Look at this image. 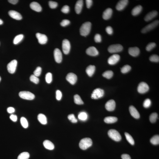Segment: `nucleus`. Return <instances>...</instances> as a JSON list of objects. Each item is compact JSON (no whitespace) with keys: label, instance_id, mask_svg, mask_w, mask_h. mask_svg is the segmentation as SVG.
Masks as SVG:
<instances>
[{"label":"nucleus","instance_id":"obj_1","mask_svg":"<svg viewBox=\"0 0 159 159\" xmlns=\"http://www.w3.org/2000/svg\"><path fill=\"white\" fill-rule=\"evenodd\" d=\"M91 22H86L84 23L80 29L81 35L86 36L89 34L91 31Z\"/></svg>","mask_w":159,"mask_h":159},{"label":"nucleus","instance_id":"obj_2","mask_svg":"<svg viewBox=\"0 0 159 159\" xmlns=\"http://www.w3.org/2000/svg\"><path fill=\"white\" fill-rule=\"evenodd\" d=\"M92 141L91 138H86L81 140L79 143V146L81 149L86 150L92 145Z\"/></svg>","mask_w":159,"mask_h":159},{"label":"nucleus","instance_id":"obj_3","mask_svg":"<svg viewBox=\"0 0 159 159\" xmlns=\"http://www.w3.org/2000/svg\"><path fill=\"white\" fill-rule=\"evenodd\" d=\"M108 134L110 138L115 141L119 142L122 140V137L120 133L115 129L109 130Z\"/></svg>","mask_w":159,"mask_h":159},{"label":"nucleus","instance_id":"obj_4","mask_svg":"<svg viewBox=\"0 0 159 159\" xmlns=\"http://www.w3.org/2000/svg\"><path fill=\"white\" fill-rule=\"evenodd\" d=\"M19 95L22 98L27 100H31L35 98L33 93L28 91H22L19 93Z\"/></svg>","mask_w":159,"mask_h":159},{"label":"nucleus","instance_id":"obj_5","mask_svg":"<svg viewBox=\"0 0 159 159\" xmlns=\"http://www.w3.org/2000/svg\"><path fill=\"white\" fill-rule=\"evenodd\" d=\"M159 21L156 20L147 25L142 29V33H146L153 29L157 26L159 24Z\"/></svg>","mask_w":159,"mask_h":159},{"label":"nucleus","instance_id":"obj_6","mask_svg":"<svg viewBox=\"0 0 159 159\" xmlns=\"http://www.w3.org/2000/svg\"><path fill=\"white\" fill-rule=\"evenodd\" d=\"M123 49L122 45L119 44L113 45L108 48V52L111 53H115L122 51Z\"/></svg>","mask_w":159,"mask_h":159},{"label":"nucleus","instance_id":"obj_7","mask_svg":"<svg viewBox=\"0 0 159 159\" xmlns=\"http://www.w3.org/2000/svg\"><path fill=\"white\" fill-rule=\"evenodd\" d=\"M104 91L100 88H96L94 90L92 94L91 97L92 99H96L103 96Z\"/></svg>","mask_w":159,"mask_h":159},{"label":"nucleus","instance_id":"obj_8","mask_svg":"<svg viewBox=\"0 0 159 159\" xmlns=\"http://www.w3.org/2000/svg\"><path fill=\"white\" fill-rule=\"evenodd\" d=\"M17 61L15 59L12 60L7 65V68L9 73L13 74L16 71L17 65Z\"/></svg>","mask_w":159,"mask_h":159},{"label":"nucleus","instance_id":"obj_9","mask_svg":"<svg viewBox=\"0 0 159 159\" xmlns=\"http://www.w3.org/2000/svg\"><path fill=\"white\" fill-rule=\"evenodd\" d=\"M149 86L146 83L142 82L139 84L137 90L138 92L140 93H145L149 91Z\"/></svg>","mask_w":159,"mask_h":159},{"label":"nucleus","instance_id":"obj_10","mask_svg":"<svg viewBox=\"0 0 159 159\" xmlns=\"http://www.w3.org/2000/svg\"><path fill=\"white\" fill-rule=\"evenodd\" d=\"M62 47L63 51L65 54H68L69 53L70 49V44L69 41L66 39L64 40Z\"/></svg>","mask_w":159,"mask_h":159},{"label":"nucleus","instance_id":"obj_11","mask_svg":"<svg viewBox=\"0 0 159 159\" xmlns=\"http://www.w3.org/2000/svg\"><path fill=\"white\" fill-rule=\"evenodd\" d=\"M54 58L56 62L60 63L62 60V54L60 50L58 48H56L54 50Z\"/></svg>","mask_w":159,"mask_h":159},{"label":"nucleus","instance_id":"obj_12","mask_svg":"<svg viewBox=\"0 0 159 159\" xmlns=\"http://www.w3.org/2000/svg\"><path fill=\"white\" fill-rule=\"evenodd\" d=\"M120 59V56L118 54H114L111 56L108 59V64L114 65L118 63Z\"/></svg>","mask_w":159,"mask_h":159},{"label":"nucleus","instance_id":"obj_13","mask_svg":"<svg viewBox=\"0 0 159 159\" xmlns=\"http://www.w3.org/2000/svg\"><path fill=\"white\" fill-rule=\"evenodd\" d=\"M66 79L70 84L74 85L76 82L77 77L75 74L73 73H70L67 75Z\"/></svg>","mask_w":159,"mask_h":159},{"label":"nucleus","instance_id":"obj_14","mask_svg":"<svg viewBox=\"0 0 159 159\" xmlns=\"http://www.w3.org/2000/svg\"><path fill=\"white\" fill-rule=\"evenodd\" d=\"M36 37L38 40V42L41 44H46L48 41V38L44 34L37 33L36 34Z\"/></svg>","mask_w":159,"mask_h":159},{"label":"nucleus","instance_id":"obj_15","mask_svg":"<svg viewBox=\"0 0 159 159\" xmlns=\"http://www.w3.org/2000/svg\"><path fill=\"white\" fill-rule=\"evenodd\" d=\"M106 109L107 111H114L115 107V103L113 100H110L106 103L105 105Z\"/></svg>","mask_w":159,"mask_h":159},{"label":"nucleus","instance_id":"obj_16","mask_svg":"<svg viewBox=\"0 0 159 159\" xmlns=\"http://www.w3.org/2000/svg\"><path fill=\"white\" fill-rule=\"evenodd\" d=\"M129 1L128 0H122L119 1L116 6V9L118 11H121L124 9L127 6Z\"/></svg>","mask_w":159,"mask_h":159},{"label":"nucleus","instance_id":"obj_17","mask_svg":"<svg viewBox=\"0 0 159 159\" xmlns=\"http://www.w3.org/2000/svg\"><path fill=\"white\" fill-rule=\"evenodd\" d=\"M86 53L88 55L91 56H96L98 55L99 52L94 47H90L86 50Z\"/></svg>","mask_w":159,"mask_h":159},{"label":"nucleus","instance_id":"obj_18","mask_svg":"<svg viewBox=\"0 0 159 159\" xmlns=\"http://www.w3.org/2000/svg\"><path fill=\"white\" fill-rule=\"evenodd\" d=\"M8 14L12 18L17 20H20L22 18L21 14L15 11L10 10L8 12Z\"/></svg>","mask_w":159,"mask_h":159},{"label":"nucleus","instance_id":"obj_19","mask_svg":"<svg viewBox=\"0 0 159 159\" xmlns=\"http://www.w3.org/2000/svg\"><path fill=\"white\" fill-rule=\"evenodd\" d=\"M129 111L132 116L136 119L140 118V115L134 106H131L129 108Z\"/></svg>","mask_w":159,"mask_h":159},{"label":"nucleus","instance_id":"obj_20","mask_svg":"<svg viewBox=\"0 0 159 159\" xmlns=\"http://www.w3.org/2000/svg\"><path fill=\"white\" fill-rule=\"evenodd\" d=\"M157 14L158 12L156 11H153L146 14L144 18V20L146 22L150 21L156 17Z\"/></svg>","mask_w":159,"mask_h":159},{"label":"nucleus","instance_id":"obj_21","mask_svg":"<svg viewBox=\"0 0 159 159\" xmlns=\"http://www.w3.org/2000/svg\"><path fill=\"white\" fill-rule=\"evenodd\" d=\"M112 13L113 10L111 8L107 9L103 13V18L105 20L109 19L111 17Z\"/></svg>","mask_w":159,"mask_h":159},{"label":"nucleus","instance_id":"obj_22","mask_svg":"<svg viewBox=\"0 0 159 159\" xmlns=\"http://www.w3.org/2000/svg\"><path fill=\"white\" fill-rule=\"evenodd\" d=\"M129 53L130 55L133 57H136L140 53V50L137 47L130 48L129 49Z\"/></svg>","mask_w":159,"mask_h":159},{"label":"nucleus","instance_id":"obj_23","mask_svg":"<svg viewBox=\"0 0 159 159\" xmlns=\"http://www.w3.org/2000/svg\"><path fill=\"white\" fill-rule=\"evenodd\" d=\"M30 6L32 9L37 12H40L42 10L41 5L36 2H33L31 3Z\"/></svg>","mask_w":159,"mask_h":159},{"label":"nucleus","instance_id":"obj_24","mask_svg":"<svg viewBox=\"0 0 159 159\" xmlns=\"http://www.w3.org/2000/svg\"><path fill=\"white\" fill-rule=\"evenodd\" d=\"M83 5V1L79 0L77 1L75 6V10L77 14L81 13L82 10Z\"/></svg>","mask_w":159,"mask_h":159},{"label":"nucleus","instance_id":"obj_25","mask_svg":"<svg viewBox=\"0 0 159 159\" xmlns=\"http://www.w3.org/2000/svg\"><path fill=\"white\" fill-rule=\"evenodd\" d=\"M43 146L46 149L49 150H53L54 149V144L50 141L45 140L43 143Z\"/></svg>","mask_w":159,"mask_h":159},{"label":"nucleus","instance_id":"obj_26","mask_svg":"<svg viewBox=\"0 0 159 159\" xmlns=\"http://www.w3.org/2000/svg\"><path fill=\"white\" fill-rule=\"evenodd\" d=\"M95 66L90 65L86 68V73L90 77L92 76L95 71Z\"/></svg>","mask_w":159,"mask_h":159},{"label":"nucleus","instance_id":"obj_27","mask_svg":"<svg viewBox=\"0 0 159 159\" xmlns=\"http://www.w3.org/2000/svg\"><path fill=\"white\" fill-rule=\"evenodd\" d=\"M142 6L140 5H138L135 7L132 10L131 14L133 16L137 15L142 12Z\"/></svg>","mask_w":159,"mask_h":159},{"label":"nucleus","instance_id":"obj_28","mask_svg":"<svg viewBox=\"0 0 159 159\" xmlns=\"http://www.w3.org/2000/svg\"><path fill=\"white\" fill-rule=\"evenodd\" d=\"M37 119L39 122L42 124L46 125L47 123L46 117L43 114H39L38 115Z\"/></svg>","mask_w":159,"mask_h":159},{"label":"nucleus","instance_id":"obj_29","mask_svg":"<svg viewBox=\"0 0 159 159\" xmlns=\"http://www.w3.org/2000/svg\"><path fill=\"white\" fill-rule=\"evenodd\" d=\"M118 118L116 117L108 116L106 117L104 119V122L107 124H112L117 122Z\"/></svg>","mask_w":159,"mask_h":159},{"label":"nucleus","instance_id":"obj_30","mask_svg":"<svg viewBox=\"0 0 159 159\" xmlns=\"http://www.w3.org/2000/svg\"><path fill=\"white\" fill-rule=\"evenodd\" d=\"M23 37H24V35L23 34H19L16 36L13 40L14 44L15 45L18 44L22 40Z\"/></svg>","mask_w":159,"mask_h":159},{"label":"nucleus","instance_id":"obj_31","mask_svg":"<svg viewBox=\"0 0 159 159\" xmlns=\"http://www.w3.org/2000/svg\"><path fill=\"white\" fill-rule=\"evenodd\" d=\"M88 117L87 113L84 112H81L78 115V118L79 120L85 121L87 119Z\"/></svg>","mask_w":159,"mask_h":159},{"label":"nucleus","instance_id":"obj_32","mask_svg":"<svg viewBox=\"0 0 159 159\" xmlns=\"http://www.w3.org/2000/svg\"><path fill=\"white\" fill-rule=\"evenodd\" d=\"M74 101L75 103L77 104L82 105L84 104L81 97L78 95L76 94L74 95Z\"/></svg>","mask_w":159,"mask_h":159},{"label":"nucleus","instance_id":"obj_33","mask_svg":"<svg viewBox=\"0 0 159 159\" xmlns=\"http://www.w3.org/2000/svg\"><path fill=\"white\" fill-rule=\"evenodd\" d=\"M126 140L132 145H134V141L133 138L131 135L127 133H125Z\"/></svg>","mask_w":159,"mask_h":159},{"label":"nucleus","instance_id":"obj_34","mask_svg":"<svg viewBox=\"0 0 159 159\" xmlns=\"http://www.w3.org/2000/svg\"><path fill=\"white\" fill-rule=\"evenodd\" d=\"M113 72L111 70H108L103 73V76L106 78L109 79L113 77Z\"/></svg>","mask_w":159,"mask_h":159},{"label":"nucleus","instance_id":"obj_35","mask_svg":"<svg viewBox=\"0 0 159 159\" xmlns=\"http://www.w3.org/2000/svg\"><path fill=\"white\" fill-rule=\"evenodd\" d=\"M152 144L154 145H158L159 144V136L158 135H155L150 140Z\"/></svg>","mask_w":159,"mask_h":159},{"label":"nucleus","instance_id":"obj_36","mask_svg":"<svg viewBox=\"0 0 159 159\" xmlns=\"http://www.w3.org/2000/svg\"><path fill=\"white\" fill-rule=\"evenodd\" d=\"M30 154L27 152L22 153L18 156L17 159H28L29 158Z\"/></svg>","mask_w":159,"mask_h":159},{"label":"nucleus","instance_id":"obj_37","mask_svg":"<svg viewBox=\"0 0 159 159\" xmlns=\"http://www.w3.org/2000/svg\"><path fill=\"white\" fill-rule=\"evenodd\" d=\"M21 123L22 126L25 129L28 127V124L26 119L24 117H21Z\"/></svg>","mask_w":159,"mask_h":159},{"label":"nucleus","instance_id":"obj_38","mask_svg":"<svg viewBox=\"0 0 159 159\" xmlns=\"http://www.w3.org/2000/svg\"><path fill=\"white\" fill-rule=\"evenodd\" d=\"M158 114L156 113H152L150 116V121L152 123H154L156 122Z\"/></svg>","mask_w":159,"mask_h":159},{"label":"nucleus","instance_id":"obj_39","mask_svg":"<svg viewBox=\"0 0 159 159\" xmlns=\"http://www.w3.org/2000/svg\"><path fill=\"white\" fill-rule=\"evenodd\" d=\"M131 67L129 65H126L121 69V71L123 73H128L130 70Z\"/></svg>","mask_w":159,"mask_h":159},{"label":"nucleus","instance_id":"obj_40","mask_svg":"<svg viewBox=\"0 0 159 159\" xmlns=\"http://www.w3.org/2000/svg\"><path fill=\"white\" fill-rule=\"evenodd\" d=\"M30 81L36 84H38L39 81V79L37 76L34 75H32L30 77Z\"/></svg>","mask_w":159,"mask_h":159},{"label":"nucleus","instance_id":"obj_41","mask_svg":"<svg viewBox=\"0 0 159 159\" xmlns=\"http://www.w3.org/2000/svg\"><path fill=\"white\" fill-rule=\"evenodd\" d=\"M156 46V44L154 43H149L146 47V50L148 51H151Z\"/></svg>","mask_w":159,"mask_h":159},{"label":"nucleus","instance_id":"obj_42","mask_svg":"<svg viewBox=\"0 0 159 159\" xmlns=\"http://www.w3.org/2000/svg\"><path fill=\"white\" fill-rule=\"evenodd\" d=\"M46 80L48 84L51 83L52 81V75L51 73H48L46 74Z\"/></svg>","mask_w":159,"mask_h":159},{"label":"nucleus","instance_id":"obj_43","mask_svg":"<svg viewBox=\"0 0 159 159\" xmlns=\"http://www.w3.org/2000/svg\"><path fill=\"white\" fill-rule=\"evenodd\" d=\"M149 59L151 62H158L159 61V57L157 55H153L150 57Z\"/></svg>","mask_w":159,"mask_h":159},{"label":"nucleus","instance_id":"obj_44","mask_svg":"<svg viewBox=\"0 0 159 159\" xmlns=\"http://www.w3.org/2000/svg\"><path fill=\"white\" fill-rule=\"evenodd\" d=\"M42 68L40 67H38L34 72V75L37 77H39L41 75Z\"/></svg>","mask_w":159,"mask_h":159},{"label":"nucleus","instance_id":"obj_45","mask_svg":"<svg viewBox=\"0 0 159 159\" xmlns=\"http://www.w3.org/2000/svg\"><path fill=\"white\" fill-rule=\"evenodd\" d=\"M68 118L69 120L74 123H76L77 122V119L76 118L74 115L73 114H71L69 115L68 116Z\"/></svg>","mask_w":159,"mask_h":159},{"label":"nucleus","instance_id":"obj_46","mask_svg":"<svg viewBox=\"0 0 159 159\" xmlns=\"http://www.w3.org/2000/svg\"><path fill=\"white\" fill-rule=\"evenodd\" d=\"M151 105V101L149 99H147L144 101L143 106L144 107L147 108H149Z\"/></svg>","mask_w":159,"mask_h":159},{"label":"nucleus","instance_id":"obj_47","mask_svg":"<svg viewBox=\"0 0 159 159\" xmlns=\"http://www.w3.org/2000/svg\"><path fill=\"white\" fill-rule=\"evenodd\" d=\"M49 5L50 8L55 9L57 8L58 5V4L56 2L50 1L49 2Z\"/></svg>","mask_w":159,"mask_h":159},{"label":"nucleus","instance_id":"obj_48","mask_svg":"<svg viewBox=\"0 0 159 159\" xmlns=\"http://www.w3.org/2000/svg\"><path fill=\"white\" fill-rule=\"evenodd\" d=\"M61 11L64 13H68L70 11V8L68 5H65L61 10Z\"/></svg>","mask_w":159,"mask_h":159},{"label":"nucleus","instance_id":"obj_49","mask_svg":"<svg viewBox=\"0 0 159 159\" xmlns=\"http://www.w3.org/2000/svg\"><path fill=\"white\" fill-rule=\"evenodd\" d=\"M70 22L68 19H64L61 23V26L62 27H65L70 24Z\"/></svg>","mask_w":159,"mask_h":159},{"label":"nucleus","instance_id":"obj_50","mask_svg":"<svg viewBox=\"0 0 159 159\" xmlns=\"http://www.w3.org/2000/svg\"><path fill=\"white\" fill-rule=\"evenodd\" d=\"M62 93L59 90H57L56 91V98L57 100H60L62 98Z\"/></svg>","mask_w":159,"mask_h":159},{"label":"nucleus","instance_id":"obj_51","mask_svg":"<svg viewBox=\"0 0 159 159\" xmlns=\"http://www.w3.org/2000/svg\"><path fill=\"white\" fill-rule=\"evenodd\" d=\"M94 39L96 43H100L102 41V37L101 35L99 34H96Z\"/></svg>","mask_w":159,"mask_h":159},{"label":"nucleus","instance_id":"obj_52","mask_svg":"<svg viewBox=\"0 0 159 159\" xmlns=\"http://www.w3.org/2000/svg\"><path fill=\"white\" fill-rule=\"evenodd\" d=\"M106 31L107 33L111 35L113 33V29L112 27L111 26H108L106 27Z\"/></svg>","mask_w":159,"mask_h":159},{"label":"nucleus","instance_id":"obj_53","mask_svg":"<svg viewBox=\"0 0 159 159\" xmlns=\"http://www.w3.org/2000/svg\"><path fill=\"white\" fill-rule=\"evenodd\" d=\"M86 7L88 8H91L93 4V1L92 0H86Z\"/></svg>","mask_w":159,"mask_h":159},{"label":"nucleus","instance_id":"obj_54","mask_svg":"<svg viewBox=\"0 0 159 159\" xmlns=\"http://www.w3.org/2000/svg\"><path fill=\"white\" fill-rule=\"evenodd\" d=\"M10 118L13 122H15L17 120V116L16 115L12 114L10 115Z\"/></svg>","mask_w":159,"mask_h":159},{"label":"nucleus","instance_id":"obj_55","mask_svg":"<svg viewBox=\"0 0 159 159\" xmlns=\"http://www.w3.org/2000/svg\"><path fill=\"white\" fill-rule=\"evenodd\" d=\"M7 111L9 113H12L15 112V109L13 107H9L8 108Z\"/></svg>","mask_w":159,"mask_h":159},{"label":"nucleus","instance_id":"obj_56","mask_svg":"<svg viewBox=\"0 0 159 159\" xmlns=\"http://www.w3.org/2000/svg\"><path fill=\"white\" fill-rule=\"evenodd\" d=\"M121 157L122 159H131L130 156L128 154H123Z\"/></svg>","mask_w":159,"mask_h":159},{"label":"nucleus","instance_id":"obj_57","mask_svg":"<svg viewBox=\"0 0 159 159\" xmlns=\"http://www.w3.org/2000/svg\"><path fill=\"white\" fill-rule=\"evenodd\" d=\"M8 1L10 3H11L12 4L15 5L18 3V1H17V0H9V1Z\"/></svg>","mask_w":159,"mask_h":159},{"label":"nucleus","instance_id":"obj_58","mask_svg":"<svg viewBox=\"0 0 159 159\" xmlns=\"http://www.w3.org/2000/svg\"><path fill=\"white\" fill-rule=\"evenodd\" d=\"M3 22L2 20L0 19V25L3 24Z\"/></svg>","mask_w":159,"mask_h":159},{"label":"nucleus","instance_id":"obj_59","mask_svg":"<svg viewBox=\"0 0 159 159\" xmlns=\"http://www.w3.org/2000/svg\"><path fill=\"white\" fill-rule=\"evenodd\" d=\"M1 76H0V81H1Z\"/></svg>","mask_w":159,"mask_h":159}]
</instances>
